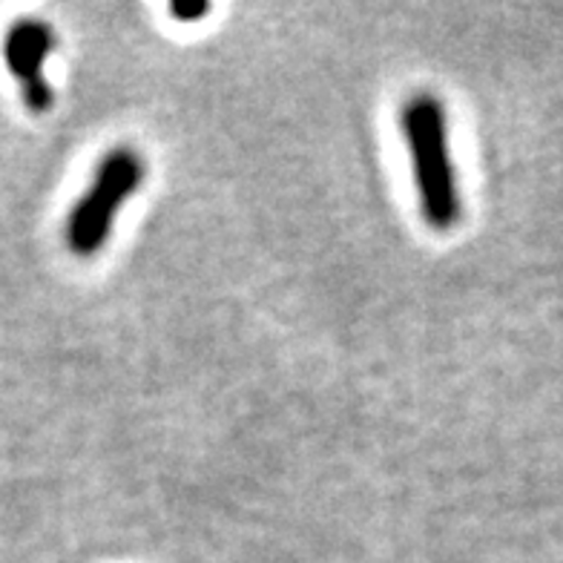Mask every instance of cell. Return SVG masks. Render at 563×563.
<instances>
[{
    "mask_svg": "<svg viewBox=\"0 0 563 563\" xmlns=\"http://www.w3.org/2000/svg\"><path fill=\"white\" fill-rule=\"evenodd\" d=\"M402 133L411 156L422 219L445 233L460 219V194L449 150V121L438 98L429 92L411 98L402 107Z\"/></svg>",
    "mask_w": 563,
    "mask_h": 563,
    "instance_id": "obj_1",
    "label": "cell"
},
{
    "mask_svg": "<svg viewBox=\"0 0 563 563\" xmlns=\"http://www.w3.org/2000/svg\"><path fill=\"white\" fill-rule=\"evenodd\" d=\"M141 178H144V162L135 150L119 147L107 153L92 176V185L67 219V245L75 256L89 260L104 251L115 216L139 190Z\"/></svg>",
    "mask_w": 563,
    "mask_h": 563,
    "instance_id": "obj_2",
    "label": "cell"
},
{
    "mask_svg": "<svg viewBox=\"0 0 563 563\" xmlns=\"http://www.w3.org/2000/svg\"><path fill=\"white\" fill-rule=\"evenodd\" d=\"M55 53V32L37 18H23L3 37V58L21 84L23 101L32 112H46L55 104V92L44 78L46 58Z\"/></svg>",
    "mask_w": 563,
    "mask_h": 563,
    "instance_id": "obj_3",
    "label": "cell"
},
{
    "mask_svg": "<svg viewBox=\"0 0 563 563\" xmlns=\"http://www.w3.org/2000/svg\"><path fill=\"white\" fill-rule=\"evenodd\" d=\"M170 12L176 18H181V21H196V18L208 15L210 7H208V3H199V7H178V3H173Z\"/></svg>",
    "mask_w": 563,
    "mask_h": 563,
    "instance_id": "obj_4",
    "label": "cell"
}]
</instances>
